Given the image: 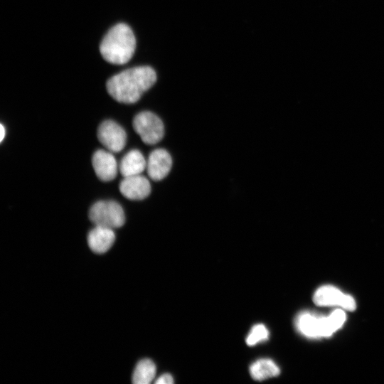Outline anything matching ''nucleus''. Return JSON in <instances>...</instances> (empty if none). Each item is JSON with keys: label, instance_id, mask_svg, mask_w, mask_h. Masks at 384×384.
<instances>
[{"label": "nucleus", "instance_id": "1", "mask_svg": "<svg viewBox=\"0 0 384 384\" xmlns=\"http://www.w3.org/2000/svg\"><path fill=\"white\" fill-rule=\"evenodd\" d=\"M156 81V73L149 66H139L125 70L110 78L107 90L116 101L132 104Z\"/></svg>", "mask_w": 384, "mask_h": 384}, {"label": "nucleus", "instance_id": "2", "mask_svg": "<svg viewBox=\"0 0 384 384\" xmlns=\"http://www.w3.org/2000/svg\"><path fill=\"white\" fill-rule=\"evenodd\" d=\"M135 48V36L131 28L124 23L112 27L100 45L102 58L114 65L127 63L132 58Z\"/></svg>", "mask_w": 384, "mask_h": 384}, {"label": "nucleus", "instance_id": "3", "mask_svg": "<svg viewBox=\"0 0 384 384\" xmlns=\"http://www.w3.org/2000/svg\"><path fill=\"white\" fill-rule=\"evenodd\" d=\"M346 319L344 311L339 309L328 316H319L311 312L304 311L297 315L295 326L306 337H329L343 326Z\"/></svg>", "mask_w": 384, "mask_h": 384}, {"label": "nucleus", "instance_id": "4", "mask_svg": "<svg viewBox=\"0 0 384 384\" xmlns=\"http://www.w3.org/2000/svg\"><path fill=\"white\" fill-rule=\"evenodd\" d=\"M89 218L95 225L112 229L122 227L125 222L123 208L114 201H100L94 203L90 209Z\"/></svg>", "mask_w": 384, "mask_h": 384}, {"label": "nucleus", "instance_id": "5", "mask_svg": "<svg viewBox=\"0 0 384 384\" xmlns=\"http://www.w3.org/2000/svg\"><path fill=\"white\" fill-rule=\"evenodd\" d=\"M133 127L142 140L149 145L160 142L164 134V127L161 119L149 111L139 112L135 116Z\"/></svg>", "mask_w": 384, "mask_h": 384}, {"label": "nucleus", "instance_id": "6", "mask_svg": "<svg viewBox=\"0 0 384 384\" xmlns=\"http://www.w3.org/2000/svg\"><path fill=\"white\" fill-rule=\"evenodd\" d=\"M313 300L319 306H338L348 311H353L356 307V302L351 295L343 293L331 285L319 287L315 292Z\"/></svg>", "mask_w": 384, "mask_h": 384}, {"label": "nucleus", "instance_id": "7", "mask_svg": "<svg viewBox=\"0 0 384 384\" xmlns=\"http://www.w3.org/2000/svg\"><path fill=\"white\" fill-rule=\"evenodd\" d=\"M99 141L111 152L122 151L127 141V134L124 129L112 120H106L101 123L97 129Z\"/></svg>", "mask_w": 384, "mask_h": 384}, {"label": "nucleus", "instance_id": "8", "mask_svg": "<svg viewBox=\"0 0 384 384\" xmlns=\"http://www.w3.org/2000/svg\"><path fill=\"white\" fill-rule=\"evenodd\" d=\"M121 193L129 200H142L151 192L149 180L141 174L124 177L119 186Z\"/></svg>", "mask_w": 384, "mask_h": 384}, {"label": "nucleus", "instance_id": "9", "mask_svg": "<svg viewBox=\"0 0 384 384\" xmlns=\"http://www.w3.org/2000/svg\"><path fill=\"white\" fill-rule=\"evenodd\" d=\"M171 166V156L164 149L154 150L146 161L147 173L154 181H160L165 178L169 173Z\"/></svg>", "mask_w": 384, "mask_h": 384}, {"label": "nucleus", "instance_id": "10", "mask_svg": "<svg viewBox=\"0 0 384 384\" xmlns=\"http://www.w3.org/2000/svg\"><path fill=\"white\" fill-rule=\"evenodd\" d=\"M96 176L102 181L113 180L117 174V164L112 153L100 149L96 151L92 159Z\"/></svg>", "mask_w": 384, "mask_h": 384}, {"label": "nucleus", "instance_id": "11", "mask_svg": "<svg viewBox=\"0 0 384 384\" xmlns=\"http://www.w3.org/2000/svg\"><path fill=\"white\" fill-rule=\"evenodd\" d=\"M115 234L113 229L95 225L87 235L89 247L95 253L102 254L108 251L114 244Z\"/></svg>", "mask_w": 384, "mask_h": 384}, {"label": "nucleus", "instance_id": "12", "mask_svg": "<svg viewBox=\"0 0 384 384\" xmlns=\"http://www.w3.org/2000/svg\"><path fill=\"white\" fill-rule=\"evenodd\" d=\"M146 168V161L137 149L128 151L119 164V171L124 177L141 174Z\"/></svg>", "mask_w": 384, "mask_h": 384}, {"label": "nucleus", "instance_id": "13", "mask_svg": "<svg viewBox=\"0 0 384 384\" xmlns=\"http://www.w3.org/2000/svg\"><path fill=\"white\" fill-rule=\"evenodd\" d=\"M280 373L278 366L271 359L260 358L250 366V374L256 380H263L278 375Z\"/></svg>", "mask_w": 384, "mask_h": 384}, {"label": "nucleus", "instance_id": "14", "mask_svg": "<svg viewBox=\"0 0 384 384\" xmlns=\"http://www.w3.org/2000/svg\"><path fill=\"white\" fill-rule=\"evenodd\" d=\"M156 370V366L151 360H141L134 368L132 381L135 384H149L154 380Z\"/></svg>", "mask_w": 384, "mask_h": 384}, {"label": "nucleus", "instance_id": "15", "mask_svg": "<svg viewBox=\"0 0 384 384\" xmlns=\"http://www.w3.org/2000/svg\"><path fill=\"white\" fill-rule=\"evenodd\" d=\"M269 331L264 324H258L252 326L246 337V343L248 346H254L260 341L268 338Z\"/></svg>", "mask_w": 384, "mask_h": 384}, {"label": "nucleus", "instance_id": "16", "mask_svg": "<svg viewBox=\"0 0 384 384\" xmlns=\"http://www.w3.org/2000/svg\"><path fill=\"white\" fill-rule=\"evenodd\" d=\"M174 383L173 377L169 373L161 375L155 381L156 384H172Z\"/></svg>", "mask_w": 384, "mask_h": 384}, {"label": "nucleus", "instance_id": "17", "mask_svg": "<svg viewBox=\"0 0 384 384\" xmlns=\"http://www.w3.org/2000/svg\"><path fill=\"white\" fill-rule=\"evenodd\" d=\"M0 131H1L0 141L1 142L3 141V139H4V136H5V129H4V127L3 126V124H1V126H0Z\"/></svg>", "mask_w": 384, "mask_h": 384}]
</instances>
